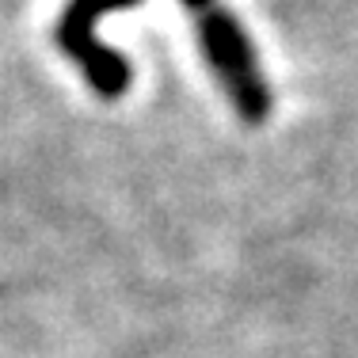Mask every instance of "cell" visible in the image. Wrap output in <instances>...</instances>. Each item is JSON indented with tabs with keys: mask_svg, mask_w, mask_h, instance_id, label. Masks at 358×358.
<instances>
[{
	"mask_svg": "<svg viewBox=\"0 0 358 358\" xmlns=\"http://www.w3.org/2000/svg\"><path fill=\"white\" fill-rule=\"evenodd\" d=\"M141 0H69L54 27V42L73 57V65L84 73V80L99 92L103 99H118L130 88V62L115 46L99 42L96 23L110 12L138 8Z\"/></svg>",
	"mask_w": 358,
	"mask_h": 358,
	"instance_id": "7a4b0ae2",
	"label": "cell"
},
{
	"mask_svg": "<svg viewBox=\"0 0 358 358\" xmlns=\"http://www.w3.org/2000/svg\"><path fill=\"white\" fill-rule=\"evenodd\" d=\"M179 4L191 12L199 50L206 57L210 73L221 80L233 110L252 126L267 122L271 107H275V96H271V84L259 69L255 46H252L248 31L241 27V20L221 0H179Z\"/></svg>",
	"mask_w": 358,
	"mask_h": 358,
	"instance_id": "6da1fadb",
	"label": "cell"
}]
</instances>
